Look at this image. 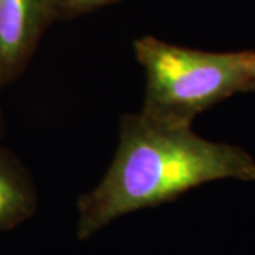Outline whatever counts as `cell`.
Returning a JSON list of instances; mask_svg holds the SVG:
<instances>
[{
  "label": "cell",
  "instance_id": "1",
  "mask_svg": "<svg viewBox=\"0 0 255 255\" xmlns=\"http://www.w3.org/2000/svg\"><path fill=\"white\" fill-rule=\"evenodd\" d=\"M217 180L254 182L255 159L241 146L199 136L191 127H164L140 112L125 114L110 169L78 197L75 236L90 240L127 214Z\"/></svg>",
  "mask_w": 255,
  "mask_h": 255
},
{
  "label": "cell",
  "instance_id": "7",
  "mask_svg": "<svg viewBox=\"0 0 255 255\" xmlns=\"http://www.w3.org/2000/svg\"><path fill=\"white\" fill-rule=\"evenodd\" d=\"M0 88H1V85H0ZM0 124H1V115H0Z\"/></svg>",
  "mask_w": 255,
  "mask_h": 255
},
{
  "label": "cell",
  "instance_id": "6",
  "mask_svg": "<svg viewBox=\"0 0 255 255\" xmlns=\"http://www.w3.org/2000/svg\"><path fill=\"white\" fill-rule=\"evenodd\" d=\"M248 92H255V75H254V80L251 82V87H250V91Z\"/></svg>",
  "mask_w": 255,
  "mask_h": 255
},
{
  "label": "cell",
  "instance_id": "2",
  "mask_svg": "<svg viewBox=\"0 0 255 255\" xmlns=\"http://www.w3.org/2000/svg\"><path fill=\"white\" fill-rule=\"evenodd\" d=\"M133 50L146 77L140 114L170 128H189L201 112L248 92L255 75V51L216 53L176 46L145 36Z\"/></svg>",
  "mask_w": 255,
  "mask_h": 255
},
{
  "label": "cell",
  "instance_id": "5",
  "mask_svg": "<svg viewBox=\"0 0 255 255\" xmlns=\"http://www.w3.org/2000/svg\"><path fill=\"white\" fill-rule=\"evenodd\" d=\"M124 0H57L58 17H77L84 13L101 9Z\"/></svg>",
  "mask_w": 255,
  "mask_h": 255
},
{
  "label": "cell",
  "instance_id": "3",
  "mask_svg": "<svg viewBox=\"0 0 255 255\" xmlns=\"http://www.w3.org/2000/svg\"><path fill=\"white\" fill-rule=\"evenodd\" d=\"M58 18L57 0H0V85L13 81Z\"/></svg>",
  "mask_w": 255,
  "mask_h": 255
},
{
  "label": "cell",
  "instance_id": "4",
  "mask_svg": "<svg viewBox=\"0 0 255 255\" xmlns=\"http://www.w3.org/2000/svg\"><path fill=\"white\" fill-rule=\"evenodd\" d=\"M37 210L36 186L16 156L0 147V234L18 227Z\"/></svg>",
  "mask_w": 255,
  "mask_h": 255
}]
</instances>
